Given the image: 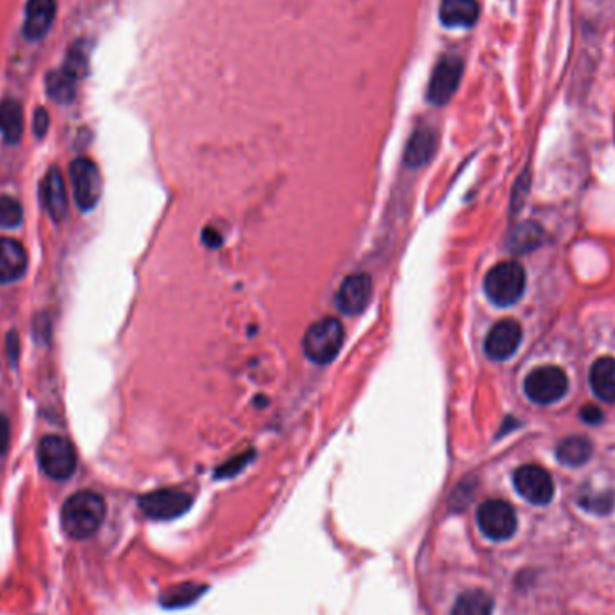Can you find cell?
Returning <instances> with one entry per match:
<instances>
[{
  "label": "cell",
  "instance_id": "obj_1",
  "mask_svg": "<svg viewBox=\"0 0 615 615\" xmlns=\"http://www.w3.org/2000/svg\"><path fill=\"white\" fill-rule=\"evenodd\" d=\"M105 517L107 502L96 491H78L63 504V529L76 540H85L96 535Z\"/></svg>",
  "mask_w": 615,
  "mask_h": 615
},
{
  "label": "cell",
  "instance_id": "obj_2",
  "mask_svg": "<svg viewBox=\"0 0 615 615\" xmlns=\"http://www.w3.org/2000/svg\"><path fill=\"white\" fill-rule=\"evenodd\" d=\"M346 331L339 319L324 317L321 321L313 322L306 331L303 340L304 355L312 360L313 364L326 366L335 360L340 349L344 346Z\"/></svg>",
  "mask_w": 615,
  "mask_h": 615
},
{
  "label": "cell",
  "instance_id": "obj_3",
  "mask_svg": "<svg viewBox=\"0 0 615 615\" xmlns=\"http://www.w3.org/2000/svg\"><path fill=\"white\" fill-rule=\"evenodd\" d=\"M526 290V270L517 261H504L491 268L484 279V292L491 303L508 308L518 303Z\"/></svg>",
  "mask_w": 615,
  "mask_h": 615
},
{
  "label": "cell",
  "instance_id": "obj_4",
  "mask_svg": "<svg viewBox=\"0 0 615 615\" xmlns=\"http://www.w3.org/2000/svg\"><path fill=\"white\" fill-rule=\"evenodd\" d=\"M38 463L47 477L54 481H67L76 472L78 457L69 439L45 436L38 443Z\"/></svg>",
  "mask_w": 615,
  "mask_h": 615
},
{
  "label": "cell",
  "instance_id": "obj_5",
  "mask_svg": "<svg viewBox=\"0 0 615 615\" xmlns=\"http://www.w3.org/2000/svg\"><path fill=\"white\" fill-rule=\"evenodd\" d=\"M569 389V378L565 371L556 366L538 367L527 375L524 391L531 402L551 405L562 400Z\"/></svg>",
  "mask_w": 615,
  "mask_h": 615
},
{
  "label": "cell",
  "instance_id": "obj_6",
  "mask_svg": "<svg viewBox=\"0 0 615 615\" xmlns=\"http://www.w3.org/2000/svg\"><path fill=\"white\" fill-rule=\"evenodd\" d=\"M477 524L486 538L493 542H506L517 533V513L504 500H488L477 511Z\"/></svg>",
  "mask_w": 615,
  "mask_h": 615
},
{
  "label": "cell",
  "instance_id": "obj_7",
  "mask_svg": "<svg viewBox=\"0 0 615 615\" xmlns=\"http://www.w3.org/2000/svg\"><path fill=\"white\" fill-rule=\"evenodd\" d=\"M513 484L518 495L533 506H545L553 500V477L542 466L536 464L520 466L513 475Z\"/></svg>",
  "mask_w": 615,
  "mask_h": 615
},
{
  "label": "cell",
  "instance_id": "obj_8",
  "mask_svg": "<svg viewBox=\"0 0 615 615\" xmlns=\"http://www.w3.org/2000/svg\"><path fill=\"white\" fill-rule=\"evenodd\" d=\"M72 193L81 211L94 209L101 198V175L98 166L87 157H80L72 162L71 170Z\"/></svg>",
  "mask_w": 615,
  "mask_h": 615
},
{
  "label": "cell",
  "instance_id": "obj_9",
  "mask_svg": "<svg viewBox=\"0 0 615 615\" xmlns=\"http://www.w3.org/2000/svg\"><path fill=\"white\" fill-rule=\"evenodd\" d=\"M463 60L457 56H445L437 63L428 85V101L432 105H446L454 96L463 78Z\"/></svg>",
  "mask_w": 615,
  "mask_h": 615
},
{
  "label": "cell",
  "instance_id": "obj_10",
  "mask_svg": "<svg viewBox=\"0 0 615 615\" xmlns=\"http://www.w3.org/2000/svg\"><path fill=\"white\" fill-rule=\"evenodd\" d=\"M146 517L153 520H171L184 515L191 508V497L179 490H157L146 493L139 500Z\"/></svg>",
  "mask_w": 615,
  "mask_h": 615
},
{
  "label": "cell",
  "instance_id": "obj_11",
  "mask_svg": "<svg viewBox=\"0 0 615 615\" xmlns=\"http://www.w3.org/2000/svg\"><path fill=\"white\" fill-rule=\"evenodd\" d=\"M522 342V326L517 321H500L491 328L486 342H484V351L491 360H508L517 353Z\"/></svg>",
  "mask_w": 615,
  "mask_h": 615
},
{
  "label": "cell",
  "instance_id": "obj_12",
  "mask_svg": "<svg viewBox=\"0 0 615 615\" xmlns=\"http://www.w3.org/2000/svg\"><path fill=\"white\" fill-rule=\"evenodd\" d=\"M373 299V281L367 274H353L346 277L340 285L335 303L346 315H358L364 312Z\"/></svg>",
  "mask_w": 615,
  "mask_h": 615
},
{
  "label": "cell",
  "instance_id": "obj_13",
  "mask_svg": "<svg viewBox=\"0 0 615 615\" xmlns=\"http://www.w3.org/2000/svg\"><path fill=\"white\" fill-rule=\"evenodd\" d=\"M56 0H29L24 18V36L29 42L42 40L54 24Z\"/></svg>",
  "mask_w": 615,
  "mask_h": 615
},
{
  "label": "cell",
  "instance_id": "obj_14",
  "mask_svg": "<svg viewBox=\"0 0 615 615\" xmlns=\"http://www.w3.org/2000/svg\"><path fill=\"white\" fill-rule=\"evenodd\" d=\"M42 200L45 209L54 222H63L69 214V195L65 188V180L58 168H51L42 182Z\"/></svg>",
  "mask_w": 615,
  "mask_h": 615
},
{
  "label": "cell",
  "instance_id": "obj_15",
  "mask_svg": "<svg viewBox=\"0 0 615 615\" xmlns=\"http://www.w3.org/2000/svg\"><path fill=\"white\" fill-rule=\"evenodd\" d=\"M27 272L24 245L11 238H0V283H13Z\"/></svg>",
  "mask_w": 615,
  "mask_h": 615
},
{
  "label": "cell",
  "instance_id": "obj_16",
  "mask_svg": "<svg viewBox=\"0 0 615 615\" xmlns=\"http://www.w3.org/2000/svg\"><path fill=\"white\" fill-rule=\"evenodd\" d=\"M477 0H441L439 17L446 27H472L479 20Z\"/></svg>",
  "mask_w": 615,
  "mask_h": 615
},
{
  "label": "cell",
  "instance_id": "obj_17",
  "mask_svg": "<svg viewBox=\"0 0 615 615\" xmlns=\"http://www.w3.org/2000/svg\"><path fill=\"white\" fill-rule=\"evenodd\" d=\"M78 83L80 81L65 71L63 67L45 74V92L54 103H60V105H69L74 101L78 94Z\"/></svg>",
  "mask_w": 615,
  "mask_h": 615
},
{
  "label": "cell",
  "instance_id": "obj_18",
  "mask_svg": "<svg viewBox=\"0 0 615 615\" xmlns=\"http://www.w3.org/2000/svg\"><path fill=\"white\" fill-rule=\"evenodd\" d=\"M590 387L599 400L615 402V360L614 358H599L590 369Z\"/></svg>",
  "mask_w": 615,
  "mask_h": 615
},
{
  "label": "cell",
  "instance_id": "obj_19",
  "mask_svg": "<svg viewBox=\"0 0 615 615\" xmlns=\"http://www.w3.org/2000/svg\"><path fill=\"white\" fill-rule=\"evenodd\" d=\"M434 152H436V134L427 126H423L410 137L405 152V162L410 168L425 166L432 159Z\"/></svg>",
  "mask_w": 615,
  "mask_h": 615
},
{
  "label": "cell",
  "instance_id": "obj_20",
  "mask_svg": "<svg viewBox=\"0 0 615 615\" xmlns=\"http://www.w3.org/2000/svg\"><path fill=\"white\" fill-rule=\"evenodd\" d=\"M0 135L9 144H17L24 135V108L17 99L0 103Z\"/></svg>",
  "mask_w": 615,
  "mask_h": 615
},
{
  "label": "cell",
  "instance_id": "obj_21",
  "mask_svg": "<svg viewBox=\"0 0 615 615\" xmlns=\"http://www.w3.org/2000/svg\"><path fill=\"white\" fill-rule=\"evenodd\" d=\"M592 452H594V446L590 439L583 436H572L563 439L556 450V457L563 466L578 468V466L589 463Z\"/></svg>",
  "mask_w": 615,
  "mask_h": 615
},
{
  "label": "cell",
  "instance_id": "obj_22",
  "mask_svg": "<svg viewBox=\"0 0 615 615\" xmlns=\"http://www.w3.org/2000/svg\"><path fill=\"white\" fill-rule=\"evenodd\" d=\"M493 598L484 590H466L455 599L452 615H491L493 614Z\"/></svg>",
  "mask_w": 615,
  "mask_h": 615
},
{
  "label": "cell",
  "instance_id": "obj_23",
  "mask_svg": "<svg viewBox=\"0 0 615 615\" xmlns=\"http://www.w3.org/2000/svg\"><path fill=\"white\" fill-rule=\"evenodd\" d=\"M90 45L87 40H76L67 49V56L63 62V69L72 74L76 80L81 81L89 72Z\"/></svg>",
  "mask_w": 615,
  "mask_h": 615
},
{
  "label": "cell",
  "instance_id": "obj_24",
  "mask_svg": "<svg viewBox=\"0 0 615 615\" xmlns=\"http://www.w3.org/2000/svg\"><path fill=\"white\" fill-rule=\"evenodd\" d=\"M22 218H24V211H22V205L17 198L2 195L0 197V227H4V229L18 227Z\"/></svg>",
  "mask_w": 615,
  "mask_h": 615
},
{
  "label": "cell",
  "instance_id": "obj_25",
  "mask_svg": "<svg viewBox=\"0 0 615 615\" xmlns=\"http://www.w3.org/2000/svg\"><path fill=\"white\" fill-rule=\"evenodd\" d=\"M540 241H542V232L531 223V225H526V227H522L515 232L513 247L518 249V252H527V250L535 249Z\"/></svg>",
  "mask_w": 615,
  "mask_h": 615
},
{
  "label": "cell",
  "instance_id": "obj_26",
  "mask_svg": "<svg viewBox=\"0 0 615 615\" xmlns=\"http://www.w3.org/2000/svg\"><path fill=\"white\" fill-rule=\"evenodd\" d=\"M581 506L587 509V511H594V513H608L610 509L614 508V497L612 495H605V493H587L585 497H581Z\"/></svg>",
  "mask_w": 615,
  "mask_h": 615
},
{
  "label": "cell",
  "instance_id": "obj_27",
  "mask_svg": "<svg viewBox=\"0 0 615 615\" xmlns=\"http://www.w3.org/2000/svg\"><path fill=\"white\" fill-rule=\"evenodd\" d=\"M49 125H51V119H49L47 110L45 108H36L35 116H33V132H35L38 139H44L47 130H49Z\"/></svg>",
  "mask_w": 615,
  "mask_h": 615
},
{
  "label": "cell",
  "instance_id": "obj_28",
  "mask_svg": "<svg viewBox=\"0 0 615 615\" xmlns=\"http://www.w3.org/2000/svg\"><path fill=\"white\" fill-rule=\"evenodd\" d=\"M9 443H11V425L9 419L0 414V455L8 452Z\"/></svg>",
  "mask_w": 615,
  "mask_h": 615
},
{
  "label": "cell",
  "instance_id": "obj_29",
  "mask_svg": "<svg viewBox=\"0 0 615 615\" xmlns=\"http://www.w3.org/2000/svg\"><path fill=\"white\" fill-rule=\"evenodd\" d=\"M603 412L598 409V407H594V405H585L583 409H581V419L583 421H587L590 425H598L603 421Z\"/></svg>",
  "mask_w": 615,
  "mask_h": 615
}]
</instances>
